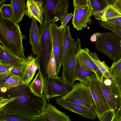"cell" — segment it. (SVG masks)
<instances>
[{"mask_svg": "<svg viewBox=\"0 0 121 121\" xmlns=\"http://www.w3.org/2000/svg\"><path fill=\"white\" fill-rule=\"evenodd\" d=\"M44 82L43 94L48 102L53 98L66 94L71 90L73 85L66 82L58 76H47L44 78Z\"/></svg>", "mask_w": 121, "mask_h": 121, "instance_id": "cell-7", "label": "cell"}, {"mask_svg": "<svg viewBox=\"0 0 121 121\" xmlns=\"http://www.w3.org/2000/svg\"><path fill=\"white\" fill-rule=\"evenodd\" d=\"M6 0H0V5L4 2H5Z\"/></svg>", "mask_w": 121, "mask_h": 121, "instance_id": "cell-45", "label": "cell"}, {"mask_svg": "<svg viewBox=\"0 0 121 121\" xmlns=\"http://www.w3.org/2000/svg\"><path fill=\"white\" fill-rule=\"evenodd\" d=\"M54 24L55 23L42 22L39 26L40 52L36 58L44 78L46 76L47 68L52 50L51 29Z\"/></svg>", "mask_w": 121, "mask_h": 121, "instance_id": "cell-3", "label": "cell"}, {"mask_svg": "<svg viewBox=\"0 0 121 121\" xmlns=\"http://www.w3.org/2000/svg\"><path fill=\"white\" fill-rule=\"evenodd\" d=\"M25 0H11L13 10L12 19L16 23L22 21L25 10Z\"/></svg>", "mask_w": 121, "mask_h": 121, "instance_id": "cell-21", "label": "cell"}, {"mask_svg": "<svg viewBox=\"0 0 121 121\" xmlns=\"http://www.w3.org/2000/svg\"><path fill=\"white\" fill-rule=\"evenodd\" d=\"M23 70L14 67H12L10 74L12 75H16L22 78L23 74Z\"/></svg>", "mask_w": 121, "mask_h": 121, "instance_id": "cell-35", "label": "cell"}, {"mask_svg": "<svg viewBox=\"0 0 121 121\" xmlns=\"http://www.w3.org/2000/svg\"><path fill=\"white\" fill-rule=\"evenodd\" d=\"M73 38L70 34L69 25L66 26L63 29V69L65 70L68 66L71 44Z\"/></svg>", "mask_w": 121, "mask_h": 121, "instance_id": "cell-19", "label": "cell"}, {"mask_svg": "<svg viewBox=\"0 0 121 121\" xmlns=\"http://www.w3.org/2000/svg\"><path fill=\"white\" fill-rule=\"evenodd\" d=\"M83 83L91 92L94 102L93 109L99 120L105 112L112 109L104 95L96 75L89 78Z\"/></svg>", "mask_w": 121, "mask_h": 121, "instance_id": "cell-6", "label": "cell"}, {"mask_svg": "<svg viewBox=\"0 0 121 121\" xmlns=\"http://www.w3.org/2000/svg\"><path fill=\"white\" fill-rule=\"evenodd\" d=\"M109 69L112 77L121 76V56L116 62H113L111 66L109 67Z\"/></svg>", "mask_w": 121, "mask_h": 121, "instance_id": "cell-29", "label": "cell"}, {"mask_svg": "<svg viewBox=\"0 0 121 121\" xmlns=\"http://www.w3.org/2000/svg\"><path fill=\"white\" fill-rule=\"evenodd\" d=\"M35 78L28 86L31 92L35 95L40 97L43 96L44 88V78L39 68Z\"/></svg>", "mask_w": 121, "mask_h": 121, "instance_id": "cell-22", "label": "cell"}, {"mask_svg": "<svg viewBox=\"0 0 121 121\" xmlns=\"http://www.w3.org/2000/svg\"><path fill=\"white\" fill-rule=\"evenodd\" d=\"M0 15L4 18L8 19H12L13 10L10 4L3 3L0 6Z\"/></svg>", "mask_w": 121, "mask_h": 121, "instance_id": "cell-28", "label": "cell"}, {"mask_svg": "<svg viewBox=\"0 0 121 121\" xmlns=\"http://www.w3.org/2000/svg\"><path fill=\"white\" fill-rule=\"evenodd\" d=\"M93 13L104 10L108 5L105 0H88Z\"/></svg>", "mask_w": 121, "mask_h": 121, "instance_id": "cell-26", "label": "cell"}, {"mask_svg": "<svg viewBox=\"0 0 121 121\" xmlns=\"http://www.w3.org/2000/svg\"><path fill=\"white\" fill-rule=\"evenodd\" d=\"M113 6L121 13V0H117Z\"/></svg>", "mask_w": 121, "mask_h": 121, "instance_id": "cell-43", "label": "cell"}, {"mask_svg": "<svg viewBox=\"0 0 121 121\" xmlns=\"http://www.w3.org/2000/svg\"><path fill=\"white\" fill-rule=\"evenodd\" d=\"M56 24L52 25L51 35L52 50L55 62L56 70L58 75L62 64L63 56V30H60Z\"/></svg>", "mask_w": 121, "mask_h": 121, "instance_id": "cell-11", "label": "cell"}, {"mask_svg": "<svg viewBox=\"0 0 121 121\" xmlns=\"http://www.w3.org/2000/svg\"><path fill=\"white\" fill-rule=\"evenodd\" d=\"M113 78L118 86L121 98V76ZM120 107L121 108V105Z\"/></svg>", "mask_w": 121, "mask_h": 121, "instance_id": "cell-40", "label": "cell"}, {"mask_svg": "<svg viewBox=\"0 0 121 121\" xmlns=\"http://www.w3.org/2000/svg\"><path fill=\"white\" fill-rule=\"evenodd\" d=\"M43 2L44 13L42 22L55 23L61 21L68 13L69 0H36Z\"/></svg>", "mask_w": 121, "mask_h": 121, "instance_id": "cell-5", "label": "cell"}, {"mask_svg": "<svg viewBox=\"0 0 121 121\" xmlns=\"http://www.w3.org/2000/svg\"><path fill=\"white\" fill-rule=\"evenodd\" d=\"M47 76L53 77H58L56 73L55 62L53 50L47 68L46 76Z\"/></svg>", "mask_w": 121, "mask_h": 121, "instance_id": "cell-27", "label": "cell"}, {"mask_svg": "<svg viewBox=\"0 0 121 121\" xmlns=\"http://www.w3.org/2000/svg\"><path fill=\"white\" fill-rule=\"evenodd\" d=\"M43 4L40 0H27L24 15H26L30 18L34 17L41 24L44 13Z\"/></svg>", "mask_w": 121, "mask_h": 121, "instance_id": "cell-18", "label": "cell"}, {"mask_svg": "<svg viewBox=\"0 0 121 121\" xmlns=\"http://www.w3.org/2000/svg\"><path fill=\"white\" fill-rule=\"evenodd\" d=\"M121 16V13L113 6L108 5L104 10V13L101 20L105 22L108 19Z\"/></svg>", "mask_w": 121, "mask_h": 121, "instance_id": "cell-25", "label": "cell"}, {"mask_svg": "<svg viewBox=\"0 0 121 121\" xmlns=\"http://www.w3.org/2000/svg\"><path fill=\"white\" fill-rule=\"evenodd\" d=\"M12 67L0 62V75H3L10 74Z\"/></svg>", "mask_w": 121, "mask_h": 121, "instance_id": "cell-34", "label": "cell"}, {"mask_svg": "<svg viewBox=\"0 0 121 121\" xmlns=\"http://www.w3.org/2000/svg\"><path fill=\"white\" fill-rule=\"evenodd\" d=\"M23 39L18 23L0 15V42L3 46L19 57L26 59L22 43Z\"/></svg>", "mask_w": 121, "mask_h": 121, "instance_id": "cell-2", "label": "cell"}, {"mask_svg": "<svg viewBox=\"0 0 121 121\" xmlns=\"http://www.w3.org/2000/svg\"><path fill=\"white\" fill-rule=\"evenodd\" d=\"M39 121H71L70 117L58 109L54 105L47 102L46 107Z\"/></svg>", "mask_w": 121, "mask_h": 121, "instance_id": "cell-16", "label": "cell"}, {"mask_svg": "<svg viewBox=\"0 0 121 121\" xmlns=\"http://www.w3.org/2000/svg\"><path fill=\"white\" fill-rule=\"evenodd\" d=\"M12 75L11 74L1 75H0V87H4V84L6 82Z\"/></svg>", "mask_w": 121, "mask_h": 121, "instance_id": "cell-38", "label": "cell"}, {"mask_svg": "<svg viewBox=\"0 0 121 121\" xmlns=\"http://www.w3.org/2000/svg\"><path fill=\"white\" fill-rule=\"evenodd\" d=\"M81 42L79 38L75 40L73 38L71 44L68 64L66 69L62 70V79L66 82L74 84L77 64V56L81 49Z\"/></svg>", "mask_w": 121, "mask_h": 121, "instance_id": "cell-10", "label": "cell"}, {"mask_svg": "<svg viewBox=\"0 0 121 121\" xmlns=\"http://www.w3.org/2000/svg\"><path fill=\"white\" fill-rule=\"evenodd\" d=\"M100 25L109 30L113 32L121 37V29L111 27L109 25L105 22L99 21Z\"/></svg>", "mask_w": 121, "mask_h": 121, "instance_id": "cell-33", "label": "cell"}, {"mask_svg": "<svg viewBox=\"0 0 121 121\" xmlns=\"http://www.w3.org/2000/svg\"><path fill=\"white\" fill-rule=\"evenodd\" d=\"M73 16V15L72 13L67 14L61 21V25L59 27V28L60 30H63L66 26L68 22Z\"/></svg>", "mask_w": 121, "mask_h": 121, "instance_id": "cell-36", "label": "cell"}, {"mask_svg": "<svg viewBox=\"0 0 121 121\" xmlns=\"http://www.w3.org/2000/svg\"><path fill=\"white\" fill-rule=\"evenodd\" d=\"M102 34L95 42V48L106 55L113 62H115L121 56V37L112 31Z\"/></svg>", "mask_w": 121, "mask_h": 121, "instance_id": "cell-4", "label": "cell"}, {"mask_svg": "<svg viewBox=\"0 0 121 121\" xmlns=\"http://www.w3.org/2000/svg\"><path fill=\"white\" fill-rule=\"evenodd\" d=\"M0 121H21L16 117L9 116H0Z\"/></svg>", "mask_w": 121, "mask_h": 121, "instance_id": "cell-39", "label": "cell"}, {"mask_svg": "<svg viewBox=\"0 0 121 121\" xmlns=\"http://www.w3.org/2000/svg\"><path fill=\"white\" fill-rule=\"evenodd\" d=\"M30 43L32 46V49L34 54L38 55L40 52V34L39 28L36 20L32 17L29 34Z\"/></svg>", "mask_w": 121, "mask_h": 121, "instance_id": "cell-20", "label": "cell"}, {"mask_svg": "<svg viewBox=\"0 0 121 121\" xmlns=\"http://www.w3.org/2000/svg\"><path fill=\"white\" fill-rule=\"evenodd\" d=\"M108 5H113L117 0H105Z\"/></svg>", "mask_w": 121, "mask_h": 121, "instance_id": "cell-44", "label": "cell"}, {"mask_svg": "<svg viewBox=\"0 0 121 121\" xmlns=\"http://www.w3.org/2000/svg\"><path fill=\"white\" fill-rule=\"evenodd\" d=\"M96 75L93 71L83 67L77 63L76 69L75 81L84 82L89 78Z\"/></svg>", "mask_w": 121, "mask_h": 121, "instance_id": "cell-24", "label": "cell"}, {"mask_svg": "<svg viewBox=\"0 0 121 121\" xmlns=\"http://www.w3.org/2000/svg\"><path fill=\"white\" fill-rule=\"evenodd\" d=\"M105 22L111 27L121 29V16L108 19Z\"/></svg>", "mask_w": 121, "mask_h": 121, "instance_id": "cell-31", "label": "cell"}, {"mask_svg": "<svg viewBox=\"0 0 121 121\" xmlns=\"http://www.w3.org/2000/svg\"><path fill=\"white\" fill-rule=\"evenodd\" d=\"M56 103L63 107L73 112L80 115L82 117L94 120L97 117V114L94 109L83 105L66 101L61 98L55 99Z\"/></svg>", "mask_w": 121, "mask_h": 121, "instance_id": "cell-13", "label": "cell"}, {"mask_svg": "<svg viewBox=\"0 0 121 121\" xmlns=\"http://www.w3.org/2000/svg\"><path fill=\"white\" fill-rule=\"evenodd\" d=\"M89 50L86 48H81L77 56V63L84 68L91 70L94 72L98 80L101 82L104 76L91 58L89 54Z\"/></svg>", "mask_w": 121, "mask_h": 121, "instance_id": "cell-14", "label": "cell"}, {"mask_svg": "<svg viewBox=\"0 0 121 121\" xmlns=\"http://www.w3.org/2000/svg\"><path fill=\"white\" fill-rule=\"evenodd\" d=\"M43 95H35L28 84L20 82L17 86L0 94V116H9L21 121H39L47 105Z\"/></svg>", "mask_w": 121, "mask_h": 121, "instance_id": "cell-1", "label": "cell"}, {"mask_svg": "<svg viewBox=\"0 0 121 121\" xmlns=\"http://www.w3.org/2000/svg\"><path fill=\"white\" fill-rule=\"evenodd\" d=\"M74 8L72 23L77 30H81L87 27V23H92L91 17L93 13L89 4Z\"/></svg>", "mask_w": 121, "mask_h": 121, "instance_id": "cell-12", "label": "cell"}, {"mask_svg": "<svg viewBox=\"0 0 121 121\" xmlns=\"http://www.w3.org/2000/svg\"><path fill=\"white\" fill-rule=\"evenodd\" d=\"M89 54L92 60L102 73L103 76L114 82L115 80L110 74L109 67L104 61H101L95 52H93L89 50Z\"/></svg>", "mask_w": 121, "mask_h": 121, "instance_id": "cell-23", "label": "cell"}, {"mask_svg": "<svg viewBox=\"0 0 121 121\" xmlns=\"http://www.w3.org/2000/svg\"><path fill=\"white\" fill-rule=\"evenodd\" d=\"M102 35V33L97 32L92 35L90 38L91 41L92 42H95L97 39Z\"/></svg>", "mask_w": 121, "mask_h": 121, "instance_id": "cell-42", "label": "cell"}, {"mask_svg": "<svg viewBox=\"0 0 121 121\" xmlns=\"http://www.w3.org/2000/svg\"><path fill=\"white\" fill-rule=\"evenodd\" d=\"M88 0H73V6L75 8L78 6L87 5L89 4Z\"/></svg>", "mask_w": 121, "mask_h": 121, "instance_id": "cell-37", "label": "cell"}, {"mask_svg": "<svg viewBox=\"0 0 121 121\" xmlns=\"http://www.w3.org/2000/svg\"><path fill=\"white\" fill-rule=\"evenodd\" d=\"M115 116L114 110L111 109L105 112L99 120L100 121H113Z\"/></svg>", "mask_w": 121, "mask_h": 121, "instance_id": "cell-32", "label": "cell"}, {"mask_svg": "<svg viewBox=\"0 0 121 121\" xmlns=\"http://www.w3.org/2000/svg\"><path fill=\"white\" fill-rule=\"evenodd\" d=\"M60 98L70 102L93 108L94 102L91 92L87 86L82 82L74 84L71 90Z\"/></svg>", "mask_w": 121, "mask_h": 121, "instance_id": "cell-8", "label": "cell"}, {"mask_svg": "<svg viewBox=\"0 0 121 121\" xmlns=\"http://www.w3.org/2000/svg\"><path fill=\"white\" fill-rule=\"evenodd\" d=\"M23 58L18 56L0 45V62L23 70Z\"/></svg>", "mask_w": 121, "mask_h": 121, "instance_id": "cell-17", "label": "cell"}, {"mask_svg": "<svg viewBox=\"0 0 121 121\" xmlns=\"http://www.w3.org/2000/svg\"><path fill=\"white\" fill-rule=\"evenodd\" d=\"M100 85L104 95L112 109L115 112L121 105L120 92L115 82L103 76Z\"/></svg>", "mask_w": 121, "mask_h": 121, "instance_id": "cell-9", "label": "cell"}, {"mask_svg": "<svg viewBox=\"0 0 121 121\" xmlns=\"http://www.w3.org/2000/svg\"><path fill=\"white\" fill-rule=\"evenodd\" d=\"M113 121H121V108L120 107L115 112V116Z\"/></svg>", "mask_w": 121, "mask_h": 121, "instance_id": "cell-41", "label": "cell"}, {"mask_svg": "<svg viewBox=\"0 0 121 121\" xmlns=\"http://www.w3.org/2000/svg\"><path fill=\"white\" fill-rule=\"evenodd\" d=\"M23 74L20 82L22 84H28L31 81L39 66L36 57L32 55L23 58Z\"/></svg>", "mask_w": 121, "mask_h": 121, "instance_id": "cell-15", "label": "cell"}, {"mask_svg": "<svg viewBox=\"0 0 121 121\" xmlns=\"http://www.w3.org/2000/svg\"><path fill=\"white\" fill-rule=\"evenodd\" d=\"M21 78L16 75H12L5 82L3 87L7 89L16 86L19 84Z\"/></svg>", "mask_w": 121, "mask_h": 121, "instance_id": "cell-30", "label": "cell"}]
</instances>
